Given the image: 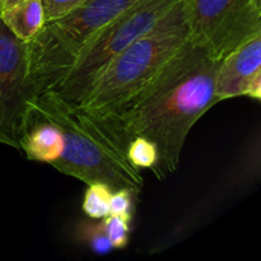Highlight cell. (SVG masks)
<instances>
[{
    "instance_id": "obj_1",
    "label": "cell",
    "mask_w": 261,
    "mask_h": 261,
    "mask_svg": "<svg viewBox=\"0 0 261 261\" xmlns=\"http://www.w3.org/2000/svg\"><path fill=\"white\" fill-rule=\"evenodd\" d=\"M219 63L189 40L149 87L119 114L99 120L83 116L125 157L133 138L150 140L158 152L152 171L163 180L177 170L194 125L218 103L214 89Z\"/></svg>"
},
{
    "instance_id": "obj_2",
    "label": "cell",
    "mask_w": 261,
    "mask_h": 261,
    "mask_svg": "<svg viewBox=\"0 0 261 261\" xmlns=\"http://www.w3.org/2000/svg\"><path fill=\"white\" fill-rule=\"evenodd\" d=\"M188 41L185 0H180L105 69L74 109L92 120L119 114L149 87Z\"/></svg>"
},
{
    "instance_id": "obj_3",
    "label": "cell",
    "mask_w": 261,
    "mask_h": 261,
    "mask_svg": "<svg viewBox=\"0 0 261 261\" xmlns=\"http://www.w3.org/2000/svg\"><path fill=\"white\" fill-rule=\"evenodd\" d=\"M47 120L63 134L64 148L54 167L64 175L88 184L101 182L112 191H142L144 181L133 167L83 115L51 92L31 97L27 101V119ZM27 121V120H25Z\"/></svg>"
},
{
    "instance_id": "obj_4",
    "label": "cell",
    "mask_w": 261,
    "mask_h": 261,
    "mask_svg": "<svg viewBox=\"0 0 261 261\" xmlns=\"http://www.w3.org/2000/svg\"><path fill=\"white\" fill-rule=\"evenodd\" d=\"M137 2L139 0H87L63 17L46 22L25 42L30 98L53 91L83 46Z\"/></svg>"
},
{
    "instance_id": "obj_5",
    "label": "cell",
    "mask_w": 261,
    "mask_h": 261,
    "mask_svg": "<svg viewBox=\"0 0 261 261\" xmlns=\"http://www.w3.org/2000/svg\"><path fill=\"white\" fill-rule=\"evenodd\" d=\"M180 0H139L105 25L83 46L58 86L50 91L76 107L105 69L139 36L149 31Z\"/></svg>"
},
{
    "instance_id": "obj_6",
    "label": "cell",
    "mask_w": 261,
    "mask_h": 261,
    "mask_svg": "<svg viewBox=\"0 0 261 261\" xmlns=\"http://www.w3.org/2000/svg\"><path fill=\"white\" fill-rule=\"evenodd\" d=\"M189 40L222 60L261 35V0H185Z\"/></svg>"
},
{
    "instance_id": "obj_7",
    "label": "cell",
    "mask_w": 261,
    "mask_h": 261,
    "mask_svg": "<svg viewBox=\"0 0 261 261\" xmlns=\"http://www.w3.org/2000/svg\"><path fill=\"white\" fill-rule=\"evenodd\" d=\"M27 48L0 19V143L19 150L27 120Z\"/></svg>"
},
{
    "instance_id": "obj_8",
    "label": "cell",
    "mask_w": 261,
    "mask_h": 261,
    "mask_svg": "<svg viewBox=\"0 0 261 261\" xmlns=\"http://www.w3.org/2000/svg\"><path fill=\"white\" fill-rule=\"evenodd\" d=\"M217 101L250 97L261 99V35L246 41L219 63L217 70Z\"/></svg>"
},
{
    "instance_id": "obj_9",
    "label": "cell",
    "mask_w": 261,
    "mask_h": 261,
    "mask_svg": "<svg viewBox=\"0 0 261 261\" xmlns=\"http://www.w3.org/2000/svg\"><path fill=\"white\" fill-rule=\"evenodd\" d=\"M64 148L63 134L47 120L28 117L19 143L28 160L53 166L61 155Z\"/></svg>"
},
{
    "instance_id": "obj_10",
    "label": "cell",
    "mask_w": 261,
    "mask_h": 261,
    "mask_svg": "<svg viewBox=\"0 0 261 261\" xmlns=\"http://www.w3.org/2000/svg\"><path fill=\"white\" fill-rule=\"evenodd\" d=\"M0 19L15 37L28 42L42 30L46 22L42 0H24L3 10Z\"/></svg>"
},
{
    "instance_id": "obj_11",
    "label": "cell",
    "mask_w": 261,
    "mask_h": 261,
    "mask_svg": "<svg viewBox=\"0 0 261 261\" xmlns=\"http://www.w3.org/2000/svg\"><path fill=\"white\" fill-rule=\"evenodd\" d=\"M112 190L101 182L88 184L84 194L83 211L91 219H102L109 216Z\"/></svg>"
},
{
    "instance_id": "obj_12",
    "label": "cell",
    "mask_w": 261,
    "mask_h": 261,
    "mask_svg": "<svg viewBox=\"0 0 261 261\" xmlns=\"http://www.w3.org/2000/svg\"><path fill=\"white\" fill-rule=\"evenodd\" d=\"M126 160L137 170H143V168L152 170L158 160L157 147L145 138H133L127 143Z\"/></svg>"
},
{
    "instance_id": "obj_13",
    "label": "cell",
    "mask_w": 261,
    "mask_h": 261,
    "mask_svg": "<svg viewBox=\"0 0 261 261\" xmlns=\"http://www.w3.org/2000/svg\"><path fill=\"white\" fill-rule=\"evenodd\" d=\"M76 233H78L81 242L86 244L96 254L105 255L114 250L101 223L93 221L82 222L76 229Z\"/></svg>"
},
{
    "instance_id": "obj_14",
    "label": "cell",
    "mask_w": 261,
    "mask_h": 261,
    "mask_svg": "<svg viewBox=\"0 0 261 261\" xmlns=\"http://www.w3.org/2000/svg\"><path fill=\"white\" fill-rule=\"evenodd\" d=\"M101 222L102 228L106 233L107 239L111 242L114 249H125L129 244V222L127 219L122 218L115 214H109Z\"/></svg>"
},
{
    "instance_id": "obj_15",
    "label": "cell",
    "mask_w": 261,
    "mask_h": 261,
    "mask_svg": "<svg viewBox=\"0 0 261 261\" xmlns=\"http://www.w3.org/2000/svg\"><path fill=\"white\" fill-rule=\"evenodd\" d=\"M133 195L134 194L129 190H116L112 191L111 198H110L109 214H115L122 218L130 221L133 216Z\"/></svg>"
},
{
    "instance_id": "obj_16",
    "label": "cell",
    "mask_w": 261,
    "mask_h": 261,
    "mask_svg": "<svg viewBox=\"0 0 261 261\" xmlns=\"http://www.w3.org/2000/svg\"><path fill=\"white\" fill-rule=\"evenodd\" d=\"M86 2L87 0H42L46 22L63 17Z\"/></svg>"
},
{
    "instance_id": "obj_17",
    "label": "cell",
    "mask_w": 261,
    "mask_h": 261,
    "mask_svg": "<svg viewBox=\"0 0 261 261\" xmlns=\"http://www.w3.org/2000/svg\"><path fill=\"white\" fill-rule=\"evenodd\" d=\"M24 2V0H0V13L5 9L14 7V5L19 4V3Z\"/></svg>"
}]
</instances>
